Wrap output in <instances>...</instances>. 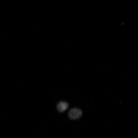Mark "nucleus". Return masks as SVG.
Returning <instances> with one entry per match:
<instances>
[{"label":"nucleus","mask_w":138,"mask_h":138,"mask_svg":"<svg viewBox=\"0 0 138 138\" xmlns=\"http://www.w3.org/2000/svg\"><path fill=\"white\" fill-rule=\"evenodd\" d=\"M82 114V110L79 109L74 108L70 109L68 113L69 119L72 120H77L79 119Z\"/></svg>","instance_id":"obj_1"},{"label":"nucleus","mask_w":138,"mask_h":138,"mask_svg":"<svg viewBox=\"0 0 138 138\" xmlns=\"http://www.w3.org/2000/svg\"><path fill=\"white\" fill-rule=\"evenodd\" d=\"M69 104L66 102L61 101L57 104V109L58 111L60 112H64L69 107Z\"/></svg>","instance_id":"obj_2"}]
</instances>
